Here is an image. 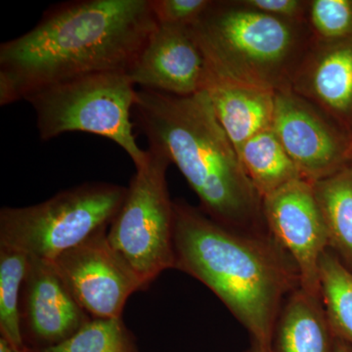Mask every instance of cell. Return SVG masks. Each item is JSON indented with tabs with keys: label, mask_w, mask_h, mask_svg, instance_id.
Segmentation results:
<instances>
[{
	"label": "cell",
	"mask_w": 352,
	"mask_h": 352,
	"mask_svg": "<svg viewBox=\"0 0 352 352\" xmlns=\"http://www.w3.org/2000/svg\"><path fill=\"white\" fill-rule=\"evenodd\" d=\"M150 0H73L0 45V106L89 74L129 72L156 29Z\"/></svg>",
	"instance_id": "obj_1"
},
{
	"label": "cell",
	"mask_w": 352,
	"mask_h": 352,
	"mask_svg": "<svg viewBox=\"0 0 352 352\" xmlns=\"http://www.w3.org/2000/svg\"><path fill=\"white\" fill-rule=\"evenodd\" d=\"M176 270L207 286L256 344L272 346L287 296L300 287L295 261L270 233L236 230L173 201Z\"/></svg>",
	"instance_id": "obj_2"
},
{
	"label": "cell",
	"mask_w": 352,
	"mask_h": 352,
	"mask_svg": "<svg viewBox=\"0 0 352 352\" xmlns=\"http://www.w3.org/2000/svg\"><path fill=\"white\" fill-rule=\"evenodd\" d=\"M133 117L149 146L177 166L210 219L244 232L270 233L263 198L245 175L206 91L175 96L140 88Z\"/></svg>",
	"instance_id": "obj_3"
},
{
	"label": "cell",
	"mask_w": 352,
	"mask_h": 352,
	"mask_svg": "<svg viewBox=\"0 0 352 352\" xmlns=\"http://www.w3.org/2000/svg\"><path fill=\"white\" fill-rule=\"evenodd\" d=\"M192 30L214 74L275 92L291 88L315 39L308 22L273 17L241 0H212Z\"/></svg>",
	"instance_id": "obj_4"
},
{
	"label": "cell",
	"mask_w": 352,
	"mask_h": 352,
	"mask_svg": "<svg viewBox=\"0 0 352 352\" xmlns=\"http://www.w3.org/2000/svg\"><path fill=\"white\" fill-rule=\"evenodd\" d=\"M138 89L126 72H100L44 88L25 101L36 113L43 141L69 132L107 138L131 157L135 168L148 157L134 135L133 106Z\"/></svg>",
	"instance_id": "obj_5"
},
{
	"label": "cell",
	"mask_w": 352,
	"mask_h": 352,
	"mask_svg": "<svg viewBox=\"0 0 352 352\" xmlns=\"http://www.w3.org/2000/svg\"><path fill=\"white\" fill-rule=\"evenodd\" d=\"M127 187L88 182L28 207L0 210V245L52 263L111 223Z\"/></svg>",
	"instance_id": "obj_6"
},
{
	"label": "cell",
	"mask_w": 352,
	"mask_h": 352,
	"mask_svg": "<svg viewBox=\"0 0 352 352\" xmlns=\"http://www.w3.org/2000/svg\"><path fill=\"white\" fill-rule=\"evenodd\" d=\"M136 168L126 199L108 229V240L133 270L144 289L164 271L175 268V206L166 182L170 161L149 146Z\"/></svg>",
	"instance_id": "obj_7"
},
{
	"label": "cell",
	"mask_w": 352,
	"mask_h": 352,
	"mask_svg": "<svg viewBox=\"0 0 352 352\" xmlns=\"http://www.w3.org/2000/svg\"><path fill=\"white\" fill-rule=\"evenodd\" d=\"M109 227L60 254L53 267L91 318H122L129 296L144 289L108 240Z\"/></svg>",
	"instance_id": "obj_8"
},
{
	"label": "cell",
	"mask_w": 352,
	"mask_h": 352,
	"mask_svg": "<svg viewBox=\"0 0 352 352\" xmlns=\"http://www.w3.org/2000/svg\"><path fill=\"white\" fill-rule=\"evenodd\" d=\"M263 212L270 235L295 261L300 288L321 298L319 264L329 241L314 184L303 178L288 183L264 197Z\"/></svg>",
	"instance_id": "obj_9"
},
{
	"label": "cell",
	"mask_w": 352,
	"mask_h": 352,
	"mask_svg": "<svg viewBox=\"0 0 352 352\" xmlns=\"http://www.w3.org/2000/svg\"><path fill=\"white\" fill-rule=\"evenodd\" d=\"M272 129L307 182L324 179L351 163L349 138L291 88L275 92Z\"/></svg>",
	"instance_id": "obj_10"
},
{
	"label": "cell",
	"mask_w": 352,
	"mask_h": 352,
	"mask_svg": "<svg viewBox=\"0 0 352 352\" xmlns=\"http://www.w3.org/2000/svg\"><path fill=\"white\" fill-rule=\"evenodd\" d=\"M21 329L28 351L57 346L73 337L89 316L52 263L29 256L20 303Z\"/></svg>",
	"instance_id": "obj_11"
},
{
	"label": "cell",
	"mask_w": 352,
	"mask_h": 352,
	"mask_svg": "<svg viewBox=\"0 0 352 352\" xmlns=\"http://www.w3.org/2000/svg\"><path fill=\"white\" fill-rule=\"evenodd\" d=\"M207 72L192 27L157 25L127 75L142 89L190 96L204 89Z\"/></svg>",
	"instance_id": "obj_12"
},
{
	"label": "cell",
	"mask_w": 352,
	"mask_h": 352,
	"mask_svg": "<svg viewBox=\"0 0 352 352\" xmlns=\"http://www.w3.org/2000/svg\"><path fill=\"white\" fill-rule=\"evenodd\" d=\"M291 89L332 122L351 126L352 133V36L339 41L315 38Z\"/></svg>",
	"instance_id": "obj_13"
},
{
	"label": "cell",
	"mask_w": 352,
	"mask_h": 352,
	"mask_svg": "<svg viewBox=\"0 0 352 352\" xmlns=\"http://www.w3.org/2000/svg\"><path fill=\"white\" fill-rule=\"evenodd\" d=\"M203 90L237 154L252 136L272 127L275 91L221 78L208 66Z\"/></svg>",
	"instance_id": "obj_14"
},
{
	"label": "cell",
	"mask_w": 352,
	"mask_h": 352,
	"mask_svg": "<svg viewBox=\"0 0 352 352\" xmlns=\"http://www.w3.org/2000/svg\"><path fill=\"white\" fill-rule=\"evenodd\" d=\"M275 333L279 352H333L335 338L322 298L300 287L284 303Z\"/></svg>",
	"instance_id": "obj_15"
},
{
	"label": "cell",
	"mask_w": 352,
	"mask_h": 352,
	"mask_svg": "<svg viewBox=\"0 0 352 352\" xmlns=\"http://www.w3.org/2000/svg\"><path fill=\"white\" fill-rule=\"evenodd\" d=\"M326 231L329 249L352 272V163L312 183Z\"/></svg>",
	"instance_id": "obj_16"
},
{
	"label": "cell",
	"mask_w": 352,
	"mask_h": 352,
	"mask_svg": "<svg viewBox=\"0 0 352 352\" xmlns=\"http://www.w3.org/2000/svg\"><path fill=\"white\" fill-rule=\"evenodd\" d=\"M238 156L245 175L263 199L302 178L272 127L249 139Z\"/></svg>",
	"instance_id": "obj_17"
},
{
	"label": "cell",
	"mask_w": 352,
	"mask_h": 352,
	"mask_svg": "<svg viewBox=\"0 0 352 352\" xmlns=\"http://www.w3.org/2000/svg\"><path fill=\"white\" fill-rule=\"evenodd\" d=\"M321 298L333 338L352 346V272L330 249L319 264Z\"/></svg>",
	"instance_id": "obj_18"
},
{
	"label": "cell",
	"mask_w": 352,
	"mask_h": 352,
	"mask_svg": "<svg viewBox=\"0 0 352 352\" xmlns=\"http://www.w3.org/2000/svg\"><path fill=\"white\" fill-rule=\"evenodd\" d=\"M29 266L24 252L0 245V333L13 349L25 351L20 303Z\"/></svg>",
	"instance_id": "obj_19"
},
{
	"label": "cell",
	"mask_w": 352,
	"mask_h": 352,
	"mask_svg": "<svg viewBox=\"0 0 352 352\" xmlns=\"http://www.w3.org/2000/svg\"><path fill=\"white\" fill-rule=\"evenodd\" d=\"M29 352H140L122 318H92L57 346Z\"/></svg>",
	"instance_id": "obj_20"
},
{
	"label": "cell",
	"mask_w": 352,
	"mask_h": 352,
	"mask_svg": "<svg viewBox=\"0 0 352 352\" xmlns=\"http://www.w3.org/2000/svg\"><path fill=\"white\" fill-rule=\"evenodd\" d=\"M308 24L315 38L339 41L352 36V0H310Z\"/></svg>",
	"instance_id": "obj_21"
},
{
	"label": "cell",
	"mask_w": 352,
	"mask_h": 352,
	"mask_svg": "<svg viewBox=\"0 0 352 352\" xmlns=\"http://www.w3.org/2000/svg\"><path fill=\"white\" fill-rule=\"evenodd\" d=\"M157 25L192 27L198 22L212 0H150Z\"/></svg>",
	"instance_id": "obj_22"
},
{
	"label": "cell",
	"mask_w": 352,
	"mask_h": 352,
	"mask_svg": "<svg viewBox=\"0 0 352 352\" xmlns=\"http://www.w3.org/2000/svg\"><path fill=\"white\" fill-rule=\"evenodd\" d=\"M243 4L259 12L294 22H308V0H241Z\"/></svg>",
	"instance_id": "obj_23"
},
{
	"label": "cell",
	"mask_w": 352,
	"mask_h": 352,
	"mask_svg": "<svg viewBox=\"0 0 352 352\" xmlns=\"http://www.w3.org/2000/svg\"><path fill=\"white\" fill-rule=\"evenodd\" d=\"M333 352H352V346L351 344H346L344 340L335 339Z\"/></svg>",
	"instance_id": "obj_24"
},
{
	"label": "cell",
	"mask_w": 352,
	"mask_h": 352,
	"mask_svg": "<svg viewBox=\"0 0 352 352\" xmlns=\"http://www.w3.org/2000/svg\"><path fill=\"white\" fill-rule=\"evenodd\" d=\"M250 352H274L272 349V346H264L261 344L252 342V347Z\"/></svg>",
	"instance_id": "obj_25"
},
{
	"label": "cell",
	"mask_w": 352,
	"mask_h": 352,
	"mask_svg": "<svg viewBox=\"0 0 352 352\" xmlns=\"http://www.w3.org/2000/svg\"><path fill=\"white\" fill-rule=\"evenodd\" d=\"M0 352H14L13 347L3 338H0Z\"/></svg>",
	"instance_id": "obj_26"
},
{
	"label": "cell",
	"mask_w": 352,
	"mask_h": 352,
	"mask_svg": "<svg viewBox=\"0 0 352 352\" xmlns=\"http://www.w3.org/2000/svg\"><path fill=\"white\" fill-rule=\"evenodd\" d=\"M347 157H349V161L352 157V133L349 138V146H347Z\"/></svg>",
	"instance_id": "obj_27"
},
{
	"label": "cell",
	"mask_w": 352,
	"mask_h": 352,
	"mask_svg": "<svg viewBox=\"0 0 352 352\" xmlns=\"http://www.w3.org/2000/svg\"><path fill=\"white\" fill-rule=\"evenodd\" d=\"M14 352H29L28 349H25V351H18V349H14Z\"/></svg>",
	"instance_id": "obj_28"
},
{
	"label": "cell",
	"mask_w": 352,
	"mask_h": 352,
	"mask_svg": "<svg viewBox=\"0 0 352 352\" xmlns=\"http://www.w3.org/2000/svg\"><path fill=\"white\" fill-rule=\"evenodd\" d=\"M351 163H352V157H351Z\"/></svg>",
	"instance_id": "obj_29"
},
{
	"label": "cell",
	"mask_w": 352,
	"mask_h": 352,
	"mask_svg": "<svg viewBox=\"0 0 352 352\" xmlns=\"http://www.w3.org/2000/svg\"><path fill=\"white\" fill-rule=\"evenodd\" d=\"M248 352H250V351H248Z\"/></svg>",
	"instance_id": "obj_30"
}]
</instances>
